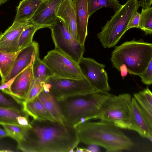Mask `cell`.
<instances>
[{"label":"cell","mask_w":152,"mask_h":152,"mask_svg":"<svg viewBox=\"0 0 152 152\" xmlns=\"http://www.w3.org/2000/svg\"><path fill=\"white\" fill-rule=\"evenodd\" d=\"M17 148L24 152H73L80 141L76 128L50 120L33 119Z\"/></svg>","instance_id":"1"},{"label":"cell","mask_w":152,"mask_h":152,"mask_svg":"<svg viewBox=\"0 0 152 152\" xmlns=\"http://www.w3.org/2000/svg\"><path fill=\"white\" fill-rule=\"evenodd\" d=\"M76 129L80 142L97 145L107 152L128 150L134 145L120 128L105 121H86L79 124Z\"/></svg>","instance_id":"2"},{"label":"cell","mask_w":152,"mask_h":152,"mask_svg":"<svg viewBox=\"0 0 152 152\" xmlns=\"http://www.w3.org/2000/svg\"><path fill=\"white\" fill-rule=\"evenodd\" d=\"M111 94L108 91H98L56 99L64 124L76 128L81 123L97 119L102 104Z\"/></svg>","instance_id":"3"},{"label":"cell","mask_w":152,"mask_h":152,"mask_svg":"<svg viewBox=\"0 0 152 152\" xmlns=\"http://www.w3.org/2000/svg\"><path fill=\"white\" fill-rule=\"evenodd\" d=\"M152 60V44L142 39L126 42L116 47L112 53L113 66L118 70L124 64L130 74L139 76Z\"/></svg>","instance_id":"4"},{"label":"cell","mask_w":152,"mask_h":152,"mask_svg":"<svg viewBox=\"0 0 152 152\" xmlns=\"http://www.w3.org/2000/svg\"><path fill=\"white\" fill-rule=\"evenodd\" d=\"M138 0H127L102 28L97 34L102 46L110 48L115 46L127 31L129 22L139 7Z\"/></svg>","instance_id":"5"},{"label":"cell","mask_w":152,"mask_h":152,"mask_svg":"<svg viewBox=\"0 0 152 152\" xmlns=\"http://www.w3.org/2000/svg\"><path fill=\"white\" fill-rule=\"evenodd\" d=\"M131 99L128 93L111 94L102 104L97 119L120 129L130 130Z\"/></svg>","instance_id":"6"},{"label":"cell","mask_w":152,"mask_h":152,"mask_svg":"<svg viewBox=\"0 0 152 152\" xmlns=\"http://www.w3.org/2000/svg\"><path fill=\"white\" fill-rule=\"evenodd\" d=\"M43 89L49 92L56 99L98 91L86 78L76 79L55 76L47 80Z\"/></svg>","instance_id":"7"},{"label":"cell","mask_w":152,"mask_h":152,"mask_svg":"<svg viewBox=\"0 0 152 152\" xmlns=\"http://www.w3.org/2000/svg\"><path fill=\"white\" fill-rule=\"evenodd\" d=\"M50 28L55 49L78 63L83 57L84 46L73 37L61 20L58 19L56 23Z\"/></svg>","instance_id":"8"},{"label":"cell","mask_w":152,"mask_h":152,"mask_svg":"<svg viewBox=\"0 0 152 152\" xmlns=\"http://www.w3.org/2000/svg\"><path fill=\"white\" fill-rule=\"evenodd\" d=\"M42 61L55 76L76 79L85 78L77 63L55 49L48 51Z\"/></svg>","instance_id":"9"},{"label":"cell","mask_w":152,"mask_h":152,"mask_svg":"<svg viewBox=\"0 0 152 152\" xmlns=\"http://www.w3.org/2000/svg\"><path fill=\"white\" fill-rule=\"evenodd\" d=\"M77 63L83 75L97 90L108 92L110 91L107 74L104 69L105 65L92 58L83 57Z\"/></svg>","instance_id":"10"},{"label":"cell","mask_w":152,"mask_h":152,"mask_svg":"<svg viewBox=\"0 0 152 152\" xmlns=\"http://www.w3.org/2000/svg\"><path fill=\"white\" fill-rule=\"evenodd\" d=\"M62 0H46L41 3L30 22L39 29L44 28H50L58 19L56 12Z\"/></svg>","instance_id":"11"},{"label":"cell","mask_w":152,"mask_h":152,"mask_svg":"<svg viewBox=\"0 0 152 152\" xmlns=\"http://www.w3.org/2000/svg\"><path fill=\"white\" fill-rule=\"evenodd\" d=\"M131 130L152 141V122L142 109L134 97L132 98L131 108Z\"/></svg>","instance_id":"12"},{"label":"cell","mask_w":152,"mask_h":152,"mask_svg":"<svg viewBox=\"0 0 152 152\" xmlns=\"http://www.w3.org/2000/svg\"><path fill=\"white\" fill-rule=\"evenodd\" d=\"M39 50L37 42L33 41L26 47L20 49L16 57L9 73L1 84L16 76L28 66L32 65L35 54Z\"/></svg>","instance_id":"13"},{"label":"cell","mask_w":152,"mask_h":152,"mask_svg":"<svg viewBox=\"0 0 152 152\" xmlns=\"http://www.w3.org/2000/svg\"><path fill=\"white\" fill-rule=\"evenodd\" d=\"M29 21H13L4 33L0 34V51L15 52L20 50L19 39L20 34Z\"/></svg>","instance_id":"14"},{"label":"cell","mask_w":152,"mask_h":152,"mask_svg":"<svg viewBox=\"0 0 152 152\" xmlns=\"http://www.w3.org/2000/svg\"><path fill=\"white\" fill-rule=\"evenodd\" d=\"M34 80L31 65L16 76L11 85L8 95L22 104L25 100Z\"/></svg>","instance_id":"15"},{"label":"cell","mask_w":152,"mask_h":152,"mask_svg":"<svg viewBox=\"0 0 152 152\" xmlns=\"http://www.w3.org/2000/svg\"><path fill=\"white\" fill-rule=\"evenodd\" d=\"M75 12L77 40L84 46L88 35L87 27L89 18L87 0H73Z\"/></svg>","instance_id":"16"},{"label":"cell","mask_w":152,"mask_h":152,"mask_svg":"<svg viewBox=\"0 0 152 152\" xmlns=\"http://www.w3.org/2000/svg\"><path fill=\"white\" fill-rule=\"evenodd\" d=\"M56 16L63 21L69 32L77 40L75 12L73 0H62L56 12Z\"/></svg>","instance_id":"17"},{"label":"cell","mask_w":152,"mask_h":152,"mask_svg":"<svg viewBox=\"0 0 152 152\" xmlns=\"http://www.w3.org/2000/svg\"><path fill=\"white\" fill-rule=\"evenodd\" d=\"M22 104L23 109L29 116L32 117L33 119L56 121L38 96L30 101H24Z\"/></svg>","instance_id":"18"},{"label":"cell","mask_w":152,"mask_h":152,"mask_svg":"<svg viewBox=\"0 0 152 152\" xmlns=\"http://www.w3.org/2000/svg\"><path fill=\"white\" fill-rule=\"evenodd\" d=\"M38 97L55 121L64 124L63 117L56 99L49 92L43 89Z\"/></svg>","instance_id":"19"},{"label":"cell","mask_w":152,"mask_h":152,"mask_svg":"<svg viewBox=\"0 0 152 152\" xmlns=\"http://www.w3.org/2000/svg\"><path fill=\"white\" fill-rule=\"evenodd\" d=\"M42 1L41 0H22L17 8L14 21H29Z\"/></svg>","instance_id":"20"},{"label":"cell","mask_w":152,"mask_h":152,"mask_svg":"<svg viewBox=\"0 0 152 152\" xmlns=\"http://www.w3.org/2000/svg\"><path fill=\"white\" fill-rule=\"evenodd\" d=\"M34 80L45 83L49 78L55 76L51 70L40 58L39 50L36 53L32 65Z\"/></svg>","instance_id":"21"},{"label":"cell","mask_w":152,"mask_h":152,"mask_svg":"<svg viewBox=\"0 0 152 152\" xmlns=\"http://www.w3.org/2000/svg\"><path fill=\"white\" fill-rule=\"evenodd\" d=\"M22 116L28 118L29 116L23 109H18L0 107V125L19 124L17 117Z\"/></svg>","instance_id":"22"},{"label":"cell","mask_w":152,"mask_h":152,"mask_svg":"<svg viewBox=\"0 0 152 152\" xmlns=\"http://www.w3.org/2000/svg\"><path fill=\"white\" fill-rule=\"evenodd\" d=\"M19 51L15 52H7L0 51L1 82L4 80L10 72Z\"/></svg>","instance_id":"23"},{"label":"cell","mask_w":152,"mask_h":152,"mask_svg":"<svg viewBox=\"0 0 152 152\" xmlns=\"http://www.w3.org/2000/svg\"><path fill=\"white\" fill-rule=\"evenodd\" d=\"M89 18L102 7L113 9L115 12L122 5L117 0H87Z\"/></svg>","instance_id":"24"},{"label":"cell","mask_w":152,"mask_h":152,"mask_svg":"<svg viewBox=\"0 0 152 152\" xmlns=\"http://www.w3.org/2000/svg\"><path fill=\"white\" fill-rule=\"evenodd\" d=\"M38 30V28L29 21L23 29L19 37V45L20 50L32 42L34 35Z\"/></svg>","instance_id":"25"},{"label":"cell","mask_w":152,"mask_h":152,"mask_svg":"<svg viewBox=\"0 0 152 152\" xmlns=\"http://www.w3.org/2000/svg\"><path fill=\"white\" fill-rule=\"evenodd\" d=\"M139 28L143 31L146 35L152 33V7L142 8L140 13Z\"/></svg>","instance_id":"26"},{"label":"cell","mask_w":152,"mask_h":152,"mask_svg":"<svg viewBox=\"0 0 152 152\" xmlns=\"http://www.w3.org/2000/svg\"><path fill=\"white\" fill-rule=\"evenodd\" d=\"M1 125L8 132L9 137L17 142L23 138L28 126L19 124H4Z\"/></svg>","instance_id":"27"},{"label":"cell","mask_w":152,"mask_h":152,"mask_svg":"<svg viewBox=\"0 0 152 152\" xmlns=\"http://www.w3.org/2000/svg\"><path fill=\"white\" fill-rule=\"evenodd\" d=\"M134 97L150 121L152 122V105L140 92L134 94Z\"/></svg>","instance_id":"28"},{"label":"cell","mask_w":152,"mask_h":152,"mask_svg":"<svg viewBox=\"0 0 152 152\" xmlns=\"http://www.w3.org/2000/svg\"><path fill=\"white\" fill-rule=\"evenodd\" d=\"M45 84L38 80H34L25 101H30L38 96L43 90Z\"/></svg>","instance_id":"29"},{"label":"cell","mask_w":152,"mask_h":152,"mask_svg":"<svg viewBox=\"0 0 152 152\" xmlns=\"http://www.w3.org/2000/svg\"><path fill=\"white\" fill-rule=\"evenodd\" d=\"M0 107L18 109H23L22 104L14 99H9L0 93Z\"/></svg>","instance_id":"30"},{"label":"cell","mask_w":152,"mask_h":152,"mask_svg":"<svg viewBox=\"0 0 152 152\" xmlns=\"http://www.w3.org/2000/svg\"><path fill=\"white\" fill-rule=\"evenodd\" d=\"M139 76L142 83L146 85L152 84V60L145 71Z\"/></svg>","instance_id":"31"},{"label":"cell","mask_w":152,"mask_h":152,"mask_svg":"<svg viewBox=\"0 0 152 152\" xmlns=\"http://www.w3.org/2000/svg\"><path fill=\"white\" fill-rule=\"evenodd\" d=\"M140 19V13L136 12L130 19L127 27V30L133 28H139Z\"/></svg>","instance_id":"32"},{"label":"cell","mask_w":152,"mask_h":152,"mask_svg":"<svg viewBox=\"0 0 152 152\" xmlns=\"http://www.w3.org/2000/svg\"><path fill=\"white\" fill-rule=\"evenodd\" d=\"M147 99L151 104L152 105V94L151 91L147 86L146 88L140 92Z\"/></svg>","instance_id":"33"},{"label":"cell","mask_w":152,"mask_h":152,"mask_svg":"<svg viewBox=\"0 0 152 152\" xmlns=\"http://www.w3.org/2000/svg\"><path fill=\"white\" fill-rule=\"evenodd\" d=\"M18 123L19 125L29 127L30 126V122L28 118L24 116H20L17 118Z\"/></svg>","instance_id":"34"},{"label":"cell","mask_w":152,"mask_h":152,"mask_svg":"<svg viewBox=\"0 0 152 152\" xmlns=\"http://www.w3.org/2000/svg\"><path fill=\"white\" fill-rule=\"evenodd\" d=\"M84 148V152H98L99 151V145L95 144L89 145L87 148Z\"/></svg>","instance_id":"35"},{"label":"cell","mask_w":152,"mask_h":152,"mask_svg":"<svg viewBox=\"0 0 152 152\" xmlns=\"http://www.w3.org/2000/svg\"><path fill=\"white\" fill-rule=\"evenodd\" d=\"M139 6L146 8L151 7L152 4V0H140L138 1Z\"/></svg>","instance_id":"36"},{"label":"cell","mask_w":152,"mask_h":152,"mask_svg":"<svg viewBox=\"0 0 152 152\" xmlns=\"http://www.w3.org/2000/svg\"><path fill=\"white\" fill-rule=\"evenodd\" d=\"M118 70L120 72L122 78H124L128 73L127 68L124 64L121 65L119 67Z\"/></svg>","instance_id":"37"},{"label":"cell","mask_w":152,"mask_h":152,"mask_svg":"<svg viewBox=\"0 0 152 152\" xmlns=\"http://www.w3.org/2000/svg\"><path fill=\"white\" fill-rule=\"evenodd\" d=\"M9 137V134L7 131L4 129H3L0 128V139Z\"/></svg>","instance_id":"38"},{"label":"cell","mask_w":152,"mask_h":152,"mask_svg":"<svg viewBox=\"0 0 152 152\" xmlns=\"http://www.w3.org/2000/svg\"><path fill=\"white\" fill-rule=\"evenodd\" d=\"M85 148H77L76 152H84Z\"/></svg>","instance_id":"39"},{"label":"cell","mask_w":152,"mask_h":152,"mask_svg":"<svg viewBox=\"0 0 152 152\" xmlns=\"http://www.w3.org/2000/svg\"><path fill=\"white\" fill-rule=\"evenodd\" d=\"M8 0H0V6L6 2Z\"/></svg>","instance_id":"40"},{"label":"cell","mask_w":152,"mask_h":152,"mask_svg":"<svg viewBox=\"0 0 152 152\" xmlns=\"http://www.w3.org/2000/svg\"><path fill=\"white\" fill-rule=\"evenodd\" d=\"M42 1H45V0H41Z\"/></svg>","instance_id":"41"}]
</instances>
